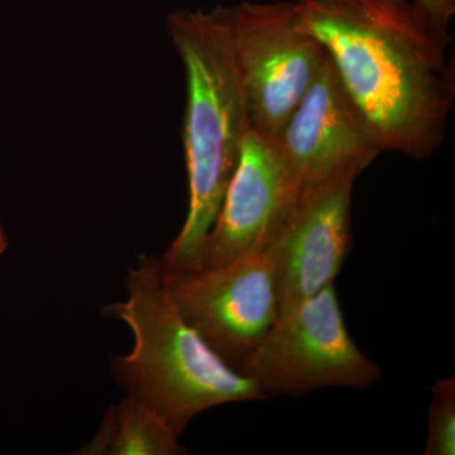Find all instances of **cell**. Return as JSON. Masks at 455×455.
Here are the masks:
<instances>
[{
    "label": "cell",
    "instance_id": "1",
    "mask_svg": "<svg viewBox=\"0 0 455 455\" xmlns=\"http://www.w3.org/2000/svg\"><path fill=\"white\" fill-rule=\"evenodd\" d=\"M382 151L425 160L442 146L455 101L449 33L411 0H296Z\"/></svg>",
    "mask_w": 455,
    "mask_h": 455
},
{
    "label": "cell",
    "instance_id": "2",
    "mask_svg": "<svg viewBox=\"0 0 455 455\" xmlns=\"http://www.w3.org/2000/svg\"><path fill=\"white\" fill-rule=\"evenodd\" d=\"M166 28L187 74L184 123L188 212L179 235L158 259L164 275L196 271L204 239L217 218L251 131L226 7L179 9Z\"/></svg>",
    "mask_w": 455,
    "mask_h": 455
},
{
    "label": "cell",
    "instance_id": "3",
    "mask_svg": "<svg viewBox=\"0 0 455 455\" xmlns=\"http://www.w3.org/2000/svg\"><path fill=\"white\" fill-rule=\"evenodd\" d=\"M127 286V300L107 307L133 334V348L113 362L114 377L127 396L148 407L178 436L212 407L266 400L252 379L228 366L185 322L158 259H140Z\"/></svg>",
    "mask_w": 455,
    "mask_h": 455
},
{
    "label": "cell",
    "instance_id": "4",
    "mask_svg": "<svg viewBox=\"0 0 455 455\" xmlns=\"http://www.w3.org/2000/svg\"><path fill=\"white\" fill-rule=\"evenodd\" d=\"M239 373L266 398L325 387L363 390L381 379V368L347 331L334 283L280 314Z\"/></svg>",
    "mask_w": 455,
    "mask_h": 455
},
{
    "label": "cell",
    "instance_id": "5",
    "mask_svg": "<svg viewBox=\"0 0 455 455\" xmlns=\"http://www.w3.org/2000/svg\"><path fill=\"white\" fill-rule=\"evenodd\" d=\"M226 11L251 130L275 142L328 52L302 29L293 3L245 2Z\"/></svg>",
    "mask_w": 455,
    "mask_h": 455
},
{
    "label": "cell",
    "instance_id": "6",
    "mask_svg": "<svg viewBox=\"0 0 455 455\" xmlns=\"http://www.w3.org/2000/svg\"><path fill=\"white\" fill-rule=\"evenodd\" d=\"M163 277L185 322L236 372L276 322V286L267 250L220 267Z\"/></svg>",
    "mask_w": 455,
    "mask_h": 455
},
{
    "label": "cell",
    "instance_id": "7",
    "mask_svg": "<svg viewBox=\"0 0 455 455\" xmlns=\"http://www.w3.org/2000/svg\"><path fill=\"white\" fill-rule=\"evenodd\" d=\"M301 191L276 143L248 132L235 175L204 239L197 269L220 267L245 254L268 250Z\"/></svg>",
    "mask_w": 455,
    "mask_h": 455
},
{
    "label": "cell",
    "instance_id": "8",
    "mask_svg": "<svg viewBox=\"0 0 455 455\" xmlns=\"http://www.w3.org/2000/svg\"><path fill=\"white\" fill-rule=\"evenodd\" d=\"M359 175L344 172L302 188L268 252L278 315L315 295L343 267L352 247V194Z\"/></svg>",
    "mask_w": 455,
    "mask_h": 455
},
{
    "label": "cell",
    "instance_id": "9",
    "mask_svg": "<svg viewBox=\"0 0 455 455\" xmlns=\"http://www.w3.org/2000/svg\"><path fill=\"white\" fill-rule=\"evenodd\" d=\"M275 143L302 188L361 175L383 152L329 55Z\"/></svg>",
    "mask_w": 455,
    "mask_h": 455
},
{
    "label": "cell",
    "instance_id": "10",
    "mask_svg": "<svg viewBox=\"0 0 455 455\" xmlns=\"http://www.w3.org/2000/svg\"><path fill=\"white\" fill-rule=\"evenodd\" d=\"M176 435L136 398H123L104 415L94 439L80 451L86 455H180L187 453Z\"/></svg>",
    "mask_w": 455,
    "mask_h": 455
},
{
    "label": "cell",
    "instance_id": "11",
    "mask_svg": "<svg viewBox=\"0 0 455 455\" xmlns=\"http://www.w3.org/2000/svg\"><path fill=\"white\" fill-rule=\"evenodd\" d=\"M427 455L455 454V379H439L431 390Z\"/></svg>",
    "mask_w": 455,
    "mask_h": 455
},
{
    "label": "cell",
    "instance_id": "12",
    "mask_svg": "<svg viewBox=\"0 0 455 455\" xmlns=\"http://www.w3.org/2000/svg\"><path fill=\"white\" fill-rule=\"evenodd\" d=\"M427 22L439 31L449 33L455 14V0H411Z\"/></svg>",
    "mask_w": 455,
    "mask_h": 455
},
{
    "label": "cell",
    "instance_id": "13",
    "mask_svg": "<svg viewBox=\"0 0 455 455\" xmlns=\"http://www.w3.org/2000/svg\"><path fill=\"white\" fill-rule=\"evenodd\" d=\"M8 241L4 232H3L2 227H0V256L7 251Z\"/></svg>",
    "mask_w": 455,
    "mask_h": 455
}]
</instances>
